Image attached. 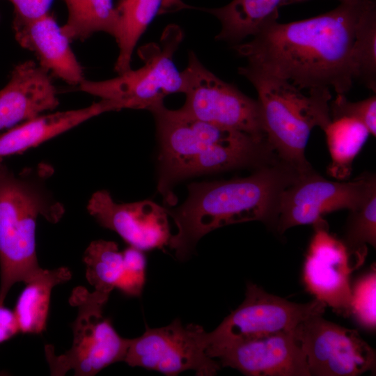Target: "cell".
I'll use <instances>...</instances> for the list:
<instances>
[{"label":"cell","mask_w":376,"mask_h":376,"mask_svg":"<svg viewBox=\"0 0 376 376\" xmlns=\"http://www.w3.org/2000/svg\"><path fill=\"white\" fill-rule=\"evenodd\" d=\"M373 0H345L334 9L299 21L272 18L248 42L233 46L248 65L304 90L351 89V53L355 30Z\"/></svg>","instance_id":"6da1fadb"},{"label":"cell","mask_w":376,"mask_h":376,"mask_svg":"<svg viewBox=\"0 0 376 376\" xmlns=\"http://www.w3.org/2000/svg\"><path fill=\"white\" fill-rule=\"evenodd\" d=\"M300 173L278 159L245 178L190 184L186 201L167 210L178 229L168 245L183 260L203 236L220 227L252 221L273 226L281 191Z\"/></svg>","instance_id":"7a4b0ae2"},{"label":"cell","mask_w":376,"mask_h":376,"mask_svg":"<svg viewBox=\"0 0 376 376\" xmlns=\"http://www.w3.org/2000/svg\"><path fill=\"white\" fill-rule=\"evenodd\" d=\"M49 171L43 166L37 173L30 169L16 175L0 160V304L14 284L29 282L42 269L36 254L38 217L56 223L63 214L43 186Z\"/></svg>","instance_id":"3957f363"},{"label":"cell","mask_w":376,"mask_h":376,"mask_svg":"<svg viewBox=\"0 0 376 376\" xmlns=\"http://www.w3.org/2000/svg\"><path fill=\"white\" fill-rule=\"evenodd\" d=\"M238 72L257 91L263 130L279 159L301 173L312 170L305 149L312 130H324L331 121L329 89L313 88L306 94L248 64Z\"/></svg>","instance_id":"277c9868"},{"label":"cell","mask_w":376,"mask_h":376,"mask_svg":"<svg viewBox=\"0 0 376 376\" xmlns=\"http://www.w3.org/2000/svg\"><path fill=\"white\" fill-rule=\"evenodd\" d=\"M109 295L97 290L90 292L81 286L73 290L69 302L78 308L72 324L73 343L59 355L54 346L45 345L51 375L62 376L73 370L77 376H93L112 363L124 361L130 339L121 337L102 315Z\"/></svg>","instance_id":"5b68a950"},{"label":"cell","mask_w":376,"mask_h":376,"mask_svg":"<svg viewBox=\"0 0 376 376\" xmlns=\"http://www.w3.org/2000/svg\"><path fill=\"white\" fill-rule=\"evenodd\" d=\"M182 40L177 25L164 31L160 43L151 42L139 49L143 65L103 81L84 79L79 90L104 100H111L122 109H148L163 104L168 95L182 93V80L173 56Z\"/></svg>","instance_id":"8992f818"},{"label":"cell","mask_w":376,"mask_h":376,"mask_svg":"<svg viewBox=\"0 0 376 376\" xmlns=\"http://www.w3.org/2000/svg\"><path fill=\"white\" fill-rule=\"evenodd\" d=\"M181 77L186 100L177 109L180 114L267 140L258 100L219 79L203 66L194 53L189 52Z\"/></svg>","instance_id":"52a82bcc"},{"label":"cell","mask_w":376,"mask_h":376,"mask_svg":"<svg viewBox=\"0 0 376 376\" xmlns=\"http://www.w3.org/2000/svg\"><path fill=\"white\" fill-rule=\"evenodd\" d=\"M325 306L315 299L304 304L292 302L249 283L243 302L214 330L207 332V353L213 358L233 343L294 331L310 316L323 314Z\"/></svg>","instance_id":"ba28073f"},{"label":"cell","mask_w":376,"mask_h":376,"mask_svg":"<svg viewBox=\"0 0 376 376\" xmlns=\"http://www.w3.org/2000/svg\"><path fill=\"white\" fill-rule=\"evenodd\" d=\"M124 362L169 376L186 370L212 376L221 368L207 353V331L198 324L184 325L178 318L163 327H147L141 336L130 339Z\"/></svg>","instance_id":"9c48e42d"},{"label":"cell","mask_w":376,"mask_h":376,"mask_svg":"<svg viewBox=\"0 0 376 376\" xmlns=\"http://www.w3.org/2000/svg\"><path fill=\"white\" fill-rule=\"evenodd\" d=\"M375 189V177L369 173L349 182L327 180L313 169L300 173L281 191L273 226L282 234L294 226L314 225L325 214L357 207Z\"/></svg>","instance_id":"30bf717a"},{"label":"cell","mask_w":376,"mask_h":376,"mask_svg":"<svg viewBox=\"0 0 376 376\" xmlns=\"http://www.w3.org/2000/svg\"><path fill=\"white\" fill-rule=\"evenodd\" d=\"M295 335L311 375L357 376L375 368V352L357 330L315 314L301 322Z\"/></svg>","instance_id":"8fae6325"},{"label":"cell","mask_w":376,"mask_h":376,"mask_svg":"<svg viewBox=\"0 0 376 376\" xmlns=\"http://www.w3.org/2000/svg\"><path fill=\"white\" fill-rule=\"evenodd\" d=\"M302 279L306 290L326 306L343 316L350 315L351 272L359 265L341 240L329 232L322 220L313 225Z\"/></svg>","instance_id":"7c38bea8"},{"label":"cell","mask_w":376,"mask_h":376,"mask_svg":"<svg viewBox=\"0 0 376 376\" xmlns=\"http://www.w3.org/2000/svg\"><path fill=\"white\" fill-rule=\"evenodd\" d=\"M87 210L100 226L142 251L169 244L171 234L167 210L151 201L118 203L107 191L100 190L91 196Z\"/></svg>","instance_id":"4fadbf2b"},{"label":"cell","mask_w":376,"mask_h":376,"mask_svg":"<svg viewBox=\"0 0 376 376\" xmlns=\"http://www.w3.org/2000/svg\"><path fill=\"white\" fill-rule=\"evenodd\" d=\"M294 331L233 343L213 358L218 359L221 367L236 369L245 375L311 376Z\"/></svg>","instance_id":"5bb4252c"},{"label":"cell","mask_w":376,"mask_h":376,"mask_svg":"<svg viewBox=\"0 0 376 376\" xmlns=\"http://www.w3.org/2000/svg\"><path fill=\"white\" fill-rule=\"evenodd\" d=\"M52 76L33 61L17 65L0 91V130L34 118L58 104Z\"/></svg>","instance_id":"9a60e30c"},{"label":"cell","mask_w":376,"mask_h":376,"mask_svg":"<svg viewBox=\"0 0 376 376\" xmlns=\"http://www.w3.org/2000/svg\"><path fill=\"white\" fill-rule=\"evenodd\" d=\"M13 26L18 43L32 52L38 65L52 76L78 86L85 79L82 67L71 48V40L49 12L30 20L13 19Z\"/></svg>","instance_id":"2e32d148"},{"label":"cell","mask_w":376,"mask_h":376,"mask_svg":"<svg viewBox=\"0 0 376 376\" xmlns=\"http://www.w3.org/2000/svg\"><path fill=\"white\" fill-rule=\"evenodd\" d=\"M119 110L114 102L101 99L85 108L40 115L0 135V160L19 154L102 113Z\"/></svg>","instance_id":"e0dca14e"},{"label":"cell","mask_w":376,"mask_h":376,"mask_svg":"<svg viewBox=\"0 0 376 376\" xmlns=\"http://www.w3.org/2000/svg\"><path fill=\"white\" fill-rule=\"evenodd\" d=\"M187 6L181 0H119L116 6L119 22L116 38L119 48L116 72L119 75L131 69L136 42L157 15L188 8Z\"/></svg>","instance_id":"ac0fdd59"},{"label":"cell","mask_w":376,"mask_h":376,"mask_svg":"<svg viewBox=\"0 0 376 376\" xmlns=\"http://www.w3.org/2000/svg\"><path fill=\"white\" fill-rule=\"evenodd\" d=\"M305 1L307 0H233L221 8L200 9L213 15L221 22L217 40L237 45L256 34L267 21L278 18L279 7Z\"/></svg>","instance_id":"d6986e66"},{"label":"cell","mask_w":376,"mask_h":376,"mask_svg":"<svg viewBox=\"0 0 376 376\" xmlns=\"http://www.w3.org/2000/svg\"><path fill=\"white\" fill-rule=\"evenodd\" d=\"M71 276V271L66 267L42 269L25 283L13 311L21 332L40 334L46 329L52 290Z\"/></svg>","instance_id":"ffe728a7"},{"label":"cell","mask_w":376,"mask_h":376,"mask_svg":"<svg viewBox=\"0 0 376 376\" xmlns=\"http://www.w3.org/2000/svg\"><path fill=\"white\" fill-rule=\"evenodd\" d=\"M64 1L68 15L61 30L70 40H84L97 32H104L116 38L119 22L113 0Z\"/></svg>","instance_id":"44dd1931"},{"label":"cell","mask_w":376,"mask_h":376,"mask_svg":"<svg viewBox=\"0 0 376 376\" xmlns=\"http://www.w3.org/2000/svg\"><path fill=\"white\" fill-rule=\"evenodd\" d=\"M324 131L331 157L328 173L344 179L350 175L352 162L370 134L361 122L349 116L331 118Z\"/></svg>","instance_id":"7402d4cb"},{"label":"cell","mask_w":376,"mask_h":376,"mask_svg":"<svg viewBox=\"0 0 376 376\" xmlns=\"http://www.w3.org/2000/svg\"><path fill=\"white\" fill-rule=\"evenodd\" d=\"M83 261L86 277L95 290L109 294L116 288L125 272L123 251L112 241H93L86 249Z\"/></svg>","instance_id":"603a6c76"},{"label":"cell","mask_w":376,"mask_h":376,"mask_svg":"<svg viewBox=\"0 0 376 376\" xmlns=\"http://www.w3.org/2000/svg\"><path fill=\"white\" fill-rule=\"evenodd\" d=\"M354 80L376 92V3L373 0L357 24L352 48Z\"/></svg>","instance_id":"cb8c5ba5"},{"label":"cell","mask_w":376,"mask_h":376,"mask_svg":"<svg viewBox=\"0 0 376 376\" xmlns=\"http://www.w3.org/2000/svg\"><path fill=\"white\" fill-rule=\"evenodd\" d=\"M350 212L341 240L360 265L366 255V245L376 244V189Z\"/></svg>","instance_id":"d4e9b609"},{"label":"cell","mask_w":376,"mask_h":376,"mask_svg":"<svg viewBox=\"0 0 376 376\" xmlns=\"http://www.w3.org/2000/svg\"><path fill=\"white\" fill-rule=\"evenodd\" d=\"M375 292V268L360 277L352 288L350 315L368 330L375 329L376 325Z\"/></svg>","instance_id":"484cf974"},{"label":"cell","mask_w":376,"mask_h":376,"mask_svg":"<svg viewBox=\"0 0 376 376\" xmlns=\"http://www.w3.org/2000/svg\"><path fill=\"white\" fill-rule=\"evenodd\" d=\"M331 118L340 116L352 117L361 122L370 134H376V96L358 102L349 101L343 94H337L329 104Z\"/></svg>","instance_id":"4316f807"},{"label":"cell","mask_w":376,"mask_h":376,"mask_svg":"<svg viewBox=\"0 0 376 376\" xmlns=\"http://www.w3.org/2000/svg\"><path fill=\"white\" fill-rule=\"evenodd\" d=\"M123 251L125 272L116 288L127 296H140L146 280L145 255L143 251L131 246Z\"/></svg>","instance_id":"83f0119b"},{"label":"cell","mask_w":376,"mask_h":376,"mask_svg":"<svg viewBox=\"0 0 376 376\" xmlns=\"http://www.w3.org/2000/svg\"><path fill=\"white\" fill-rule=\"evenodd\" d=\"M14 6L16 20H30L49 13L54 0H8Z\"/></svg>","instance_id":"f1b7e54d"},{"label":"cell","mask_w":376,"mask_h":376,"mask_svg":"<svg viewBox=\"0 0 376 376\" xmlns=\"http://www.w3.org/2000/svg\"><path fill=\"white\" fill-rule=\"evenodd\" d=\"M19 331L14 311L0 304V343L16 335Z\"/></svg>","instance_id":"f546056e"},{"label":"cell","mask_w":376,"mask_h":376,"mask_svg":"<svg viewBox=\"0 0 376 376\" xmlns=\"http://www.w3.org/2000/svg\"><path fill=\"white\" fill-rule=\"evenodd\" d=\"M0 375H2L1 373H0Z\"/></svg>","instance_id":"4dcf8cb0"}]
</instances>
